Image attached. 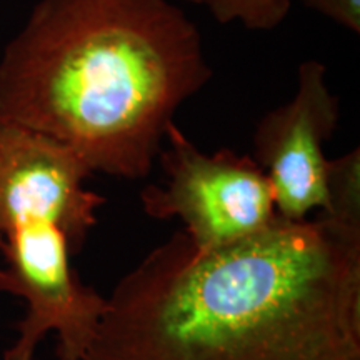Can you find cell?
Wrapping results in <instances>:
<instances>
[{
	"label": "cell",
	"instance_id": "6da1fadb",
	"mask_svg": "<svg viewBox=\"0 0 360 360\" xmlns=\"http://www.w3.org/2000/svg\"><path fill=\"white\" fill-rule=\"evenodd\" d=\"M84 360H360V227L278 215L209 250L174 233L117 283Z\"/></svg>",
	"mask_w": 360,
	"mask_h": 360
},
{
	"label": "cell",
	"instance_id": "7a4b0ae2",
	"mask_svg": "<svg viewBox=\"0 0 360 360\" xmlns=\"http://www.w3.org/2000/svg\"><path fill=\"white\" fill-rule=\"evenodd\" d=\"M210 79L199 29L169 0H39L0 58V122L137 180Z\"/></svg>",
	"mask_w": 360,
	"mask_h": 360
},
{
	"label": "cell",
	"instance_id": "3957f363",
	"mask_svg": "<svg viewBox=\"0 0 360 360\" xmlns=\"http://www.w3.org/2000/svg\"><path fill=\"white\" fill-rule=\"evenodd\" d=\"M94 172L70 148L0 122V292L25 300L19 337L4 360H34L53 332L57 360H84L107 299L70 265L97 224L105 197L85 187Z\"/></svg>",
	"mask_w": 360,
	"mask_h": 360
},
{
	"label": "cell",
	"instance_id": "277c9868",
	"mask_svg": "<svg viewBox=\"0 0 360 360\" xmlns=\"http://www.w3.org/2000/svg\"><path fill=\"white\" fill-rule=\"evenodd\" d=\"M160 150L164 182L141 192L148 217L179 219L200 249H217L254 236L278 217L264 169L232 150L204 154L170 124Z\"/></svg>",
	"mask_w": 360,
	"mask_h": 360
},
{
	"label": "cell",
	"instance_id": "5b68a950",
	"mask_svg": "<svg viewBox=\"0 0 360 360\" xmlns=\"http://www.w3.org/2000/svg\"><path fill=\"white\" fill-rule=\"evenodd\" d=\"M340 119L339 97L327 84V67L305 60L297 69L295 96L267 112L255 129V162L274 192L277 214L304 220L327 209V159L323 143Z\"/></svg>",
	"mask_w": 360,
	"mask_h": 360
},
{
	"label": "cell",
	"instance_id": "8992f818",
	"mask_svg": "<svg viewBox=\"0 0 360 360\" xmlns=\"http://www.w3.org/2000/svg\"><path fill=\"white\" fill-rule=\"evenodd\" d=\"M327 209L335 222L360 227V148L327 162Z\"/></svg>",
	"mask_w": 360,
	"mask_h": 360
},
{
	"label": "cell",
	"instance_id": "52a82bcc",
	"mask_svg": "<svg viewBox=\"0 0 360 360\" xmlns=\"http://www.w3.org/2000/svg\"><path fill=\"white\" fill-rule=\"evenodd\" d=\"M207 7L220 24L237 20L250 30H272L289 15L290 0H209Z\"/></svg>",
	"mask_w": 360,
	"mask_h": 360
},
{
	"label": "cell",
	"instance_id": "ba28073f",
	"mask_svg": "<svg viewBox=\"0 0 360 360\" xmlns=\"http://www.w3.org/2000/svg\"><path fill=\"white\" fill-rule=\"evenodd\" d=\"M350 32H360V0H300Z\"/></svg>",
	"mask_w": 360,
	"mask_h": 360
},
{
	"label": "cell",
	"instance_id": "9c48e42d",
	"mask_svg": "<svg viewBox=\"0 0 360 360\" xmlns=\"http://www.w3.org/2000/svg\"><path fill=\"white\" fill-rule=\"evenodd\" d=\"M186 2L195 4V6H207V4H209V0H186Z\"/></svg>",
	"mask_w": 360,
	"mask_h": 360
}]
</instances>
